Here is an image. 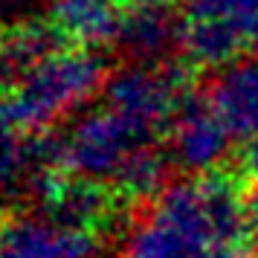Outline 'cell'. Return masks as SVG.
I'll list each match as a JSON object with an SVG mask.
<instances>
[{"mask_svg": "<svg viewBox=\"0 0 258 258\" xmlns=\"http://www.w3.org/2000/svg\"><path fill=\"white\" fill-rule=\"evenodd\" d=\"M249 221L258 229V188H255V195H249Z\"/></svg>", "mask_w": 258, "mask_h": 258, "instance_id": "15", "label": "cell"}, {"mask_svg": "<svg viewBox=\"0 0 258 258\" xmlns=\"http://www.w3.org/2000/svg\"><path fill=\"white\" fill-rule=\"evenodd\" d=\"M209 258H258V252L246 244V238H241V241H229V244L215 246Z\"/></svg>", "mask_w": 258, "mask_h": 258, "instance_id": "13", "label": "cell"}, {"mask_svg": "<svg viewBox=\"0 0 258 258\" xmlns=\"http://www.w3.org/2000/svg\"><path fill=\"white\" fill-rule=\"evenodd\" d=\"M32 177V142L24 140V128L0 105V200Z\"/></svg>", "mask_w": 258, "mask_h": 258, "instance_id": "12", "label": "cell"}, {"mask_svg": "<svg viewBox=\"0 0 258 258\" xmlns=\"http://www.w3.org/2000/svg\"><path fill=\"white\" fill-rule=\"evenodd\" d=\"M142 142H154V137H148L113 107L105 105L87 110L73 122L67 134H61L64 171L90 180H113L125 157Z\"/></svg>", "mask_w": 258, "mask_h": 258, "instance_id": "4", "label": "cell"}, {"mask_svg": "<svg viewBox=\"0 0 258 258\" xmlns=\"http://www.w3.org/2000/svg\"><path fill=\"white\" fill-rule=\"evenodd\" d=\"M171 154L157 148L154 142H142L140 148L125 157V163L113 174L116 195L128 200H148L160 198L168 186V168H171Z\"/></svg>", "mask_w": 258, "mask_h": 258, "instance_id": "11", "label": "cell"}, {"mask_svg": "<svg viewBox=\"0 0 258 258\" xmlns=\"http://www.w3.org/2000/svg\"><path fill=\"white\" fill-rule=\"evenodd\" d=\"M99 232L61 226L47 215H3L0 258H99Z\"/></svg>", "mask_w": 258, "mask_h": 258, "instance_id": "6", "label": "cell"}, {"mask_svg": "<svg viewBox=\"0 0 258 258\" xmlns=\"http://www.w3.org/2000/svg\"><path fill=\"white\" fill-rule=\"evenodd\" d=\"M241 165H244V174L258 186V137L246 140V148L241 154Z\"/></svg>", "mask_w": 258, "mask_h": 258, "instance_id": "14", "label": "cell"}, {"mask_svg": "<svg viewBox=\"0 0 258 258\" xmlns=\"http://www.w3.org/2000/svg\"><path fill=\"white\" fill-rule=\"evenodd\" d=\"M226 244L203 177L168 183L125 235L122 258H209Z\"/></svg>", "mask_w": 258, "mask_h": 258, "instance_id": "2", "label": "cell"}, {"mask_svg": "<svg viewBox=\"0 0 258 258\" xmlns=\"http://www.w3.org/2000/svg\"><path fill=\"white\" fill-rule=\"evenodd\" d=\"M122 3H128V6H142V3H160V0H122Z\"/></svg>", "mask_w": 258, "mask_h": 258, "instance_id": "17", "label": "cell"}, {"mask_svg": "<svg viewBox=\"0 0 258 258\" xmlns=\"http://www.w3.org/2000/svg\"><path fill=\"white\" fill-rule=\"evenodd\" d=\"M58 29L49 21H21L0 32V90H12L15 84L32 73L41 61L61 49Z\"/></svg>", "mask_w": 258, "mask_h": 258, "instance_id": "9", "label": "cell"}, {"mask_svg": "<svg viewBox=\"0 0 258 258\" xmlns=\"http://www.w3.org/2000/svg\"><path fill=\"white\" fill-rule=\"evenodd\" d=\"M209 96L235 137H258V61L229 67Z\"/></svg>", "mask_w": 258, "mask_h": 258, "instance_id": "10", "label": "cell"}, {"mask_svg": "<svg viewBox=\"0 0 258 258\" xmlns=\"http://www.w3.org/2000/svg\"><path fill=\"white\" fill-rule=\"evenodd\" d=\"M188 96V70L174 61L134 64L116 70L105 84V105L131 119L137 128L154 137L171 125L177 107Z\"/></svg>", "mask_w": 258, "mask_h": 258, "instance_id": "3", "label": "cell"}, {"mask_svg": "<svg viewBox=\"0 0 258 258\" xmlns=\"http://www.w3.org/2000/svg\"><path fill=\"white\" fill-rule=\"evenodd\" d=\"M180 29L183 21H177L168 0L131 6L122 21L119 47L134 64H165L180 44Z\"/></svg>", "mask_w": 258, "mask_h": 258, "instance_id": "7", "label": "cell"}, {"mask_svg": "<svg viewBox=\"0 0 258 258\" xmlns=\"http://www.w3.org/2000/svg\"><path fill=\"white\" fill-rule=\"evenodd\" d=\"M168 154L180 168L191 174H212L221 171V163L229 157L232 131L218 113L212 96H191L183 99L174 119L168 125Z\"/></svg>", "mask_w": 258, "mask_h": 258, "instance_id": "5", "label": "cell"}, {"mask_svg": "<svg viewBox=\"0 0 258 258\" xmlns=\"http://www.w3.org/2000/svg\"><path fill=\"white\" fill-rule=\"evenodd\" d=\"M249 49L258 55V26H255V32H252V38H249Z\"/></svg>", "mask_w": 258, "mask_h": 258, "instance_id": "16", "label": "cell"}, {"mask_svg": "<svg viewBox=\"0 0 258 258\" xmlns=\"http://www.w3.org/2000/svg\"><path fill=\"white\" fill-rule=\"evenodd\" d=\"M122 21V0H49V24L73 47L99 49L119 44Z\"/></svg>", "mask_w": 258, "mask_h": 258, "instance_id": "8", "label": "cell"}, {"mask_svg": "<svg viewBox=\"0 0 258 258\" xmlns=\"http://www.w3.org/2000/svg\"><path fill=\"white\" fill-rule=\"evenodd\" d=\"M107 84V61L87 47H61L26 73L0 105L24 131H49Z\"/></svg>", "mask_w": 258, "mask_h": 258, "instance_id": "1", "label": "cell"}]
</instances>
